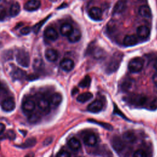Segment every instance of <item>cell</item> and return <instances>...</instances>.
<instances>
[{"instance_id":"6da1fadb","label":"cell","mask_w":157,"mask_h":157,"mask_svg":"<svg viewBox=\"0 0 157 157\" xmlns=\"http://www.w3.org/2000/svg\"><path fill=\"white\" fill-rule=\"evenodd\" d=\"M16 60L20 66L27 67L29 65L30 58L28 53L23 49H20L16 53Z\"/></svg>"},{"instance_id":"7a4b0ae2","label":"cell","mask_w":157,"mask_h":157,"mask_svg":"<svg viewBox=\"0 0 157 157\" xmlns=\"http://www.w3.org/2000/svg\"><path fill=\"white\" fill-rule=\"evenodd\" d=\"M144 59L140 57L132 58L128 63V68L131 72H138L142 70L144 66Z\"/></svg>"},{"instance_id":"3957f363","label":"cell","mask_w":157,"mask_h":157,"mask_svg":"<svg viewBox=\"0 0 157 157\" xmlns=\"http://www.w3.org/2000/svg\"><path fill=\"white\" fill-rule=\"evenodd\" d=\"M123 55L120 52H117L114 53L112 58L109 61V63L107 66V71L109 72H114L117 69L119 66L121 60L122 59Z\"/></svg>"},{"instance_id":"277c9868","label":"cell","mask_w":157,"mask_h":157,"mask_svg":"<svg viewBox=\"0 0 157 157\" xmlns=\"http://www.w3.org/2000/svg\"><path fill=\"white\" fill-rule=\"evenodd\" d=\"M128 101L135 105L142 106L147 101V98L142 94H133L128 98Z\"/></svg>"},{"instance_id":"5b68a950","label":"cell","mask_w":157,"mask_h":157,"mask_svg":"<svg viewBox=\"0 0 157 157\" xmlns=\"http://www.w3.org/2000/svg\"><path fill=\"white\" fill-rule=\"evenodd\" d=\"M112 145L113 149L118 153L121 152L124 148V142L118 136L114 137L112 140Z\"/></svg>"},{"instance_id":"8992f818","label":"cell","mask_w":157,"mask_h":157,"mask_svg":"<svg viewBox=\"0 0 157 157\" xmlns=\"http://www.w3.org/2000/svg\"><path fill=\"white\" fill-rule=\"evenodd\" d=\"M103 107V103L99 100H96L90 103L87 107L89 112L92 113H98L100 112Z\"/></svg>"},{"instance_id":"52a82bcc","label":"cell","mask_w":157,"mask_h":157,"mask_svg":"<svg viewBox=\"0 0 157 157\" xmlns=\"http://www.w3.org/2000/svg\"><path fill=\"white\" fill-rule=\"evenodd\" d=\"M39 0H29L24 5V9L27 11H34L37 10L40 6Z\"/></svg>"},{"instance_id":"ba28073f","label":"cell","mask_w":157,"mask_h":157,"mask_svg":"<svg viewBox=\"0 0 157 157\" xmlns=\"http://www.w3.org/2000/svg\"><path fill=\"white\" fill-rule=\"evenodd\" d=\"M59 66L63 71L69 72L73 69L74 67V63L73 60L70 58H64L61 61Z\"/></svg>"},{"instance_id":"9c48e42d","label":"cell","mask_w":157,"mask_h":157,"mask_svg":"<svg viewBox=\"0 0 157 157\" xmlns=\"http://www.w3.org/2000/svg\"><path fill=\"white\" fill-rule=\"evenodd\" d=\"M2 109L6 112L12 111L15 107V103L13 99L7 98L4 99L1 103Z\"/></svg>"},{"instance_id":"30bf717a","label":"cell","mask_w":157,"mask_h":157,"mask_svg":"<svg viewBox=\"0 0 157 157\" xmlns=\"http://www.w3.org/2000/svg\"><path fill=\"white\" fill-rule=\"evenodd\" d=\"M83 142L88 146H94L97 143V137L96 135L92 132L87 133L83 137Z\"/></svg>"},{"instance_id":"8fae6325","label":"cell","mask_w":157,"mask_h":157,"mask_svg":"<svg viewBox=\"0 0 157 157\" xmlns=\"http://www.w3.org/2000/svg\"><path fill=\"white\" fill-rule=\"evenodd\" d=\"M89 16L94 20H100L102 17V12L101 9L96 7H92L88 12Z\"/></svg>"},{"instance_id":"7c38bea8","label":"cell","mask_w":157,"mask_h":157,"mask_svg":"<svg viewBox=\"0 0 157 157\" xmlns=\"http://www.w3.org/2000/svg\"><path fill=\"white\" fill-rule=\"evenodd\" d=\"M45 37L50 40H55L58 37V34L55 29L52 27L47 28L44 31Z\"/></svg>"},{"instance_id":"4fadbf2b","label":"cell","mask_w":157,"mask_h":157,"mask_svg":"<svg viewBox=\"0 0 157 157\" xmlns=\"http://www.w3.org/2000/svg\"><path fill=\"white\" fill-rule=\"evenodd\" d=\"M137 34L140 39H145L149 36L150 29L145 25L140 26L137 29Z\"/></svg>"},{"instance_id":"5bb4252c","label":"cell","mask_w":157,"mask_h":157,"mask_svg":"<svg viewBox=\"0 0 157 157\" xmlns=\"http://www.w3.org/2000/svg\"><path fill=\"white\" fill-rule=\"evenodd\" d=\"M137 37L134 34H129L124 37L123 39V44L127 47H131L137 43Z\"/></svg>"},{"instance_id":"9a60e30c","label":"cell","mask_w":157,"mask_h":157,"mask_svg":"<svg viewBox=\"0 0 157 157\" xmlns=\"http://www.w3.org/2000/svg\"><path fill=\"white\" fill-rule=\"evenodd\" d=\"M81 38V32L78 29H73L72 31L67 36V39L70 42L75 43L78 42Z\"/></svg>"},{"instance_id":"2e32d148","label":"cell","mask_w":157,"mask_h":157,"mask_svg":"<svg viewBox=\"0 0 157 157\" xmlns=\"http://www.w3.org/2000/svg\"><path fill=\"white\" fill-rule=\"evenodd\" d=\"M45 56L48 61L54 62L58 59V54L56 50L52 48H49L45 51Z\"/></svg>"},{"instance_id":"e0dca14e","label":"cell","mask_w":157,"mask_h":157,"mask_svg":"<svg viewBox=\"0 0 157 157\" xmlns=\"http://www.w3.org/2000/svg\"><path fill=\"white\" fill-rule=\"evenodd\" d=\"M126 0H119L117 1L114 6L113 12L114 13H121L126 9Z\"/></svg>"},{"instance_id":"ac0fdd59","label":"cell","mask_w":157,"mask_h":157,"mask_svg":"<svg viewBox=\"0 0 157 157\" xmlns=\"http://www.w3.org/2000/svg\"><path fill=\"white\" fill-rule=\"evenodd\" d=\"M22 109L25 112H31L35 109V103L31 99H28L23 103Z\"/></svg>"},{"instance_id":"d6986e66","label":"cell","mask_w":157,"mask_h":157,"mask_svg":"<svg viewBox=\"0 0 157 157\" xmlns=\"http://www.w3.org/2000/svg\"><path fill=\"white\" fill-rule=\"evenodd\" d=\"M123 140L126 143L132 144L136 140V136L134 132L126 131L123 135Z\"/></svg>"},{"instance_id":"ffe728a7","label":"cell","mask_w":157,"mask_h":157,"mask_svg":"<svg viewBox=\"0 0 157 157\" xmlns=\"http://www.w3.org/2000/svg\"><path fill=\"white\" fill-rule=\"evenodd\" d=\"M38 107L42 112H47L50 109V102L46 98H40L38 101Z\"/></svg>"},{"instance_id":"44dd1931","label":"cell","mask_w":157,"mask_h":157,"mask_svg":"<svg viewBox=\"0 0 157 157\" xmlns=\"http://www.w3.org/2000/svg\"><path fill=\"white\" fill-rule=\"evenodd\" d=\"M139 14L145 18H150L151 15V12L150 8L146 5L141 6L139 9Z\"/></svg>"},{"instance_id":"7402d4cb","label":"cell","mask_w":157,"mask_h":157,"mask_svg":"<svg viewBox=\"0 0 157 157\" xmlns=\"http://www.w3.org/2000/svg\"><path fill=\"white\" fill-rule=\"evenodd\" d=\"M68 145L73 150H78L81 147L80 140L76 137L71 138L68 141Z\"/></svg>"},{"instance_id":"603a6c76","label":"cell","mask_w":157,"mask_h":157,"mask_svg":"<svg viewBox=\"0 0 157 157\" xmlns=\"http://www.w3.org/2000/svg\"><path fill=\"white\" fill-rule=\"evenodd\" d=\"M72 26L69 23H64L60 28V33L63 36H68L73 30Z\"/></svg>"},{"instance_id":"cb8c5ba5","label":"cell","mask_w":157,"mask_h":157,"mask_svg":"<svg viewBox=\"0 0 157 157\" xmlns=\"http://www.w3.org/2000/svg\"><path fill=\"white\" fill-rule=\"evenodd\" d=\"M93 98V94L90 92H85L79 94L77 98V101L81 103H84Z\"/></svg>"},{"instance_id":"d4e9b609","label":"cell","mask_w":157,"mask_h":157,"mask_svg":"<svg viewBox=\"0 0 157 157\" xmlns=\"http://www.w3.org/2000/svg\"><path fill=\"white\" fill-rule=\"evenodd\" d=\"M62 96L58 93H55L53 94L50 97V102L55 106L58 105L62 101Z\"/></svg>"},{"instance_id":"484cf974","label":"cell","mask_w":157,"mask_h":157,"mask_svg":"<svg viewBox=\"0 0 157 157\" xmlns=\"http://www.w3.org/2000/svg\"><path fill=\"white\" fill-rule=\"evenodd\" d=\"M20 11V4L18 2H14L11 5L10 7L9 13L12 17H15L19 13Z\"/></svg>"},{"instance_id":"4316f807","label":"cell","mask_w":157,"mask_h":157,"mask_svg":"<svg viewBox=\"0 0 157 157\" xmlns=\"http://www.w3.org/2000/svg\"><path fill=\"white\" fill-rule=\"evenodd\" d=\"M25 72L20 69H16L13 71L12 73V77L13 79L15 80H18V79H21L25 76Z\"/></svg>"},{"instance_id":"83f0119b","label":"cell","mask_w":157,"mask_h":157,"mask_svg":"<svg viewBox=\"0 0 157 157\" xmlns=\"http://www.w3.org/2000/svg\"><path fill=\"white\" fill-rule=\"evenodd\" d=\"M104 55V51L100 48H96L93 51V57L96 59H99L103 57Z\"/></svg>"},{"instance_id":"f1b7e54d","label":"cell","mask_w":157,"mask_h":157,"mask_svg":"<svg viewBox=\"0 0 157 157\" xmlns=\"http://www.w3.org/2000/svg\"><path fill=\"white\" fill-rule=\"evenodd\" d=\"M90 83H91V78L90 76L86 75L80 81L78 85L82 88H86L90 86Z\"/></svg>"},{"instance_id":"f546056e","label":"cell","mask_w":157,"mask_h":157,"mask_svg":"<svg viewBox=\"0 0 157 157\" xmlns=\"http://www.w3.org/2000/svg\"><path fill=\"white\" fill-rule=\"evenodd\" d=\"M132 86V81L131 80H125L121 84V89L124 91L129 90Z\"/></svg>"},{"instance_id":"4dcf8cb0","label":"cell","mask_w":157,"mask_h":157,"mask_svg":"<svg viewBox=\"0 0 157 157\" xmlns=\"http://www.w3.org/2000/svg\"><path fill=\"white\" fill-rule=\"evenodd\" d=\"M40 119V116L37 113H32L28 118V121L31 123H36L39 121Z\"/></svg>"},{"instance_id":"1f68e13d","label":"cell","mask_w":157,"mask_h":157,"mask_svg":"<svg viewBox=\"0 0 157 157\" xmlns=\"http://www.w3.org/2000/svg\"><path fill=\"white\" fill-rule=\"evenodd\" d=\"M133 157H147V153L145 150L142 149H138L134 151Z\"/></svg>"},{"instance_id":"d6a6232c","label":"cell","mask_w":157,"mask_h":157,"mask_svg":"<svg viewBox=\"0 0 157 157\" xmlns=\"http://www.w3.org/2000/svg\"><path fill=\"white\" fill-rule=\"evenodd\" d=\"M48 18V17L47 18H46L45 20H42V21L39 22V23H37L36 25H34V26H33V30L34 33H37L38 31H39V29H40V28L42 27V26L43 25V24L45 23V21Z\"/></svg>"},{"instance_id":"836d02e7","label":"cell","mask_w":157,"mask_h":157,"mask_svg":"<svg viewBox=\"0 0 157 157\" xmlns=\"http://www.w3.org/2000/svg\"><path fill=\"white\" fill-rule=\"evenodd\" d=\"M6 17V11L4 7L0 6V21L4 20Z\"/></svg>"},{"instance_id":"e575fe53","label":"cell","mask_w":157,"mask_h":157,"mask_svg":"<svg viewBox=\"0 0 157 157\" xmlns=\"http://www.w3.org/2000/svg\"><path fill=\"white\" fill-rule=\"evenodd\" d=\"M56 157H71V155L69 152L65 150H61L56 155Z\"/></svg>"},{"instance_id":"d590c367","label":"cell","mask_w":157,"mask_h":157,"mask_svg":"<svg viewBox=\"0 0 157 157\" xmlns=\"http://www.w3.org/2000/svg\"><path fill=\"white\" fill-rule=\"evenodd\" d=\"M35 142H36V140H35L34 139H30L27 140L22 145V147H24L25 145H26V144H28L27 147H31V146H33V145L35 144Z\"/></svg>"},{"instance_id":"8d00e7d4","label":"cell","mask_w":157,"mask_h":157,"mask_svg":"<svg viewBox=\"0 0 157 157\" xmlns=\"http://www.w3.org/2000/svg\"><path fill=\"white\" fill-rule=\"evenodd\" d=\"M31 29L29 26H26L20 30V33L23 35H27L31 33Z\"/></svg>"},{"instance_id":"74e56055","label":"cell","mask_w":157,"mask_h":157,"mask_svg":"<svg viewBox=\"0 0 157 157\" xmlns=\"http://www.w3.org/2000/svg\"><path fill=\"white\" fill-rule=\"evenodd\" d=\"M7 137L10 139V140H12V139H14L15 138V132L12 131V130H10V131H8L7 132Z\"/></svg>"},{"instance_id":"f35d334b","label":"cell","mask_w":157,"mask_h":157,"mask_svg":"<svg viewBox=\"0 0 157 157\" xmlns=\"http://www.w3.org/2000/svg\"><path fill=\"white\" fill-rule=\"evenodd\" d=\"M150 108H151L152 109H155L157 108V98H155L151 102Z\"/></svg>"},{"instance_id":"ab89813d","label":"cell","mask_w":157,"mask_h":157,"mask_svg":"<svg viewBox=\"0 0 157 157\" xmlns=\"http://www.w3.org/2000/svg\"><path fill=\"white\" fill-rule=\"evenodd\" d=\"M153 82L155 86L157 87V72H156L153 76Z\"/></svg>"},{"instance_id":"60d3db41","label":"cell","mask_w":157,"mask_h":157,"mask_svg":"<svg viewBox=\"0 0 157 157\" xmlns=\"http://www.w3.org/2000/svg\"><path fill=\"white\" fill-rule=\"evenodd\" d=\"M5 129V125L3 123H0V134L3 132Z\"/></svg>"},{"instance_id":"b9f144b4","label":"cell","mask_w":157,"mask_h":157,"mask_svg":"<svg viewBox=\"0 0 157 157\" xmlns=\"http://www.w3.org/2000/svg\"><path fill=\"white\" fill-rule=\"evenodd\" d=\"M153 67L157 71V58H156L153 62Z\"/></svg>"},{"instance_id":"7bdbcfd3","label":"cell","mask_w":157,"mask_h":157,"mask_svg":"<svg viewBox=\"0 0 157 157\" xmlns=\"http://www.w3.org/2000/svg\"><path fill=\"white\" fill-rule=\"evenodd\" d=\"M25 157H34V153H29Z\"/></svg>"},{"instance_id":"ee69618b","label":"cell","mask_w":157,"mask_h":157,"mask_svg":"<svg viewBox=\"0 0 157 157\" xmlns=\"http://www.w3.org/2000/svg\"><path fill=\"white\" fill-rule=\"evenodd\" d=\"M77 157H84V156H77Z\"/></svg>"}]
</instances>
